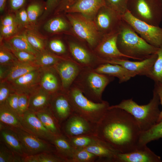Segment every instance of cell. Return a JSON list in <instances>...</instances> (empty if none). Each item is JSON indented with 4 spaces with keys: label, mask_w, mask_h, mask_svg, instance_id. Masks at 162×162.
Returning <instances> with one entry per match:
<instances>
[{
    "label": "cell",
    "mask_w": 162,
    "mask_h": 162,
    "mask_svg": "<svg viewBox=\"0 0 162 162\" xmlns=\"http://www.w3.org/2000/svg\"><path fill=\"white\" fill-rule=\"evenodd\" d=\"M141 131L134 117L125 110L108 108L96 124L95 136L119 153L133 151L140 146Z\"/></svg>",
    "instance_id": "1"
},
{
    "label": "cell",
    "mask_w": 162,
    "mask_h": 162,
    "mask_svg": "<svg viewBox=\"0 0 162 162\" xmlns=\"http://www.w3.org/2000/svg\"><path fill=\"white\" fill-rule=\"evenodd\" d=\"M117 44L122 54L138 61L157 53L159 48L147 43L123 19L118 32Z\"/></svg>",
    "instance_id": "2"
},
{
    "label": "cell",
    "mask_w": 162,
    "mask_h": 162,
    "mask_svg": "<svg viewBox=\"0 0 162 162\" xmlns=\"http://www.w3.org/2000/svg\"><path fill=\"white\" fill-rule=\"evenodd\" d=\"M159 97L154 89L153 96L147 104L140 105L133 98L122 100L118 104L110 106L108 108H118L131 115L136 121L141 132L147 131L158 122L160 111Z\"/></svg>",
    "instance_id": "3"
},
{
    "label": "cell",
    "mask_w": 162,
    "mask_h": 162,
    "mask_svg": "<svg viewBox=\"0 0 162 162\" xmlns=\"http://www.w3.org/2000/svg\"><path fill=\"white\" fill-rule=\"evenodd\" d=\"M114 77L101 74L92 69L82 68L73 85L78 88L87 98L96 103H100L103 93Z\"/></svg>",
    "instance_id": "4"
},
{
    "label": "cell",
    "mask_w": 162,
    "mask_h": 162,
    "mask_svg": "<svg viewBox=\"0 0 162 162\" xmlns=\"http://www.w3.org/2000/svg\"><path fill=\"white\" fill-rule=\"evenodd\" d=\"M67 93L74 113L95 124L98 123L110 106L106 101L96 103L90 100L73 84Z\"/></svg>",
    "instance_id": "5"
},
{
    "label": "cell",
    "mask_w": 162,
    "mask_h": 162,
    "mask_svg": "<svg viewBox=\"0 0 162 162\" xmlns=\"http://www.w3.org/2000/svg\"><path fill=\"white\" fill-rule=\"evenodd\" d=\"M127 10L135 18L152 25L159 26L162 20L159 0H129Z\"/></svg>",
    "instance_id": "6"
},
{
    "label": "cell",
    "mask_w": 162,
    "mask_h": 162,
    "mask_svg": "<svg viewBox=\"0 0 162 162\" xmlns=\"http://www.w3.org/2000/svg\"><path fill=\"white\" fill-rule=\"evenodd\" d=\"M67 16L75 34L94 49L102 39L94 21L80 13H68Z\"/></svg>",
    "instance_id": "7"
},
{
    "label": "cell",
    "mask_w": 162,
    "mask_h": 162,
    "mask_svg": "<svg viewBox=\"0 0 162 162\" xmlns=\"http://www.w3.org/2000/svg\"><path fill=\"white\" fill-rule=\"evenodd\" d=\"M122 18L149 44L157 48L162 45V28L135 18L128 10L122 16Z\"/></svg>",
    "instance_id": "8"
},
{
    "label": "cell",
    "mask_w": 162,
    "mask_h": 162,
    "mask_svg": "<svg viewBox=\"0 0 162 162\" xmlns=\"http://www.w3.org/2000/svg\"><path fill=\"white\" fill-rule=\"evenodd\" d=\"M10 127L17 134L26 156L42 152L56 153L55 147L49 142L35 136L23 129Z\"/></svg>",
    "instance_id": "9"
},
{
    "label": "cell",
    "mask_w": 162,
    "mask_h": 162,
    "mask_svg": "<svg viewBox=\"0 0 162 162\" xmlns=\"http://www.w3.org/2000/svg\"><path fill=\"white\" fill-rule=\"evenodd\" d=\"M96 124L74 113L61 124L63 134L68 138L87 135L95 136Z\"/></svg>",
    "instance_id": "10"
},
{
    "label": "cell",
    "mask_w": 162,
    "mask_h": 162,
    "mask_svg": "<svg viewBox=\"0 0 162 162\" xmlns=\"http://www.w3.org/2000/svg\"><path fill=\"white\" fill-rule=\"evenodd\" d=\"M94 19L103 35L118 32L122 20L121 15L106 5L99 10Z\"/></svg>",
    "instance_id": "11"
},
{
    "label": "cell",
    "mask_w": 162,
    "mask_h": 162,
    "mask_svg": "<svg viewBox=\"0 0 162 162\" xmlns=\"http://www.w3.org/2000/svg\"><path fill=\"white\" fill-rule=\"evenodd\" d=\"M70 58L82 68L94 69L104 63L94 52H93L84 46L74 41L68 42Z\"/></svg>",
    "instance_id": "12"
},
{
    "label": "cell",
    "mask_w": 162,
    "mask_h": 162,
    "mask_svg": "<svg viewBox=\"0 0 162 162\" xmlns=\"http://www.w3.org/2000/svg\"><path fill=\"white\" fill-rule=\"evenodd\" d=\"M118 32L104 35L94 50L95 54L103 61L104 63L110 60L128 59L119 50L117 44Z\"/></svg>",
    "instance_id": "13"
},
{
    "label": "cell",
    "mask_w": 162,
    "mask_h": 162,
    "mask_svg": "<svg viewBox=\"0 0 162 162\" xmlns=\"http://www.w3.org/2000/svg\"><path fill=\"white\" fill-rule=\"evenodd\" d=\"M20 118L22 129L50 142L55 135L43 125L34 112L28 110Z\"/></svg>",
    "instance_id": "14"
},
{
    "label": "cell",
    "mask_w": 162,
    "mask_h": 162,
    "mask_svg": "<svg viewBox=\"0 0 162 162\" xmlns=\"http://www.w3.org/2000/svg\"><path fill=\"white\" fill-rule=\"evenodd\" d=\"M54 66L60 76L62 91L67 93L82 68L69 58L60 61Z\"/></svg>",
    "instance_id": "15"
},
{
    "label": "cell",
    "mask_w": 162,
    "mask_h": 162,
    "mask_svg": "<svg viewBox=\"0 0 162 162\" xmlns=\"http://www.w3.org/2000/svg\"><path fill=\"white\" fill-rule=\"evenodd\" d=\"M49 107L61 125L74 113L67 93L62 91L52 95Z\"/></svg>",
    "instance_id": "16"
},
{
    "label": "cell",
    "mask_w": 162,
    "mask_h": 162,
    "mask_svg": "<svg viewBox=\"0 0 162 162\" xmlns=\"http://www.w3.org/2000/svg\"><path fill=\"white\" fill-rule=\"evenodd\" d=\"M114 162H162V160L145 145L129 152L118 153Z\"/></svg>",
    "instance_id": "17"
},
{
    "label": "cell",
    "mask_w": 162,
    "mask_h": 162,
    "mask_svg": "<svg viewBox=\"0 0 162 162\" xmlns=\"http://www.w3.org/2000/svg\"><path fill=\"white\" fill-rule=\"evenodd\" d=\"M105 0H73L64 11L80 14L93 20L100 9L105 5Z\"/></svg>",
    "instance_id": "18"
},
{
    "label": "cell",
    "mask_w": 162,
    "mask_h": 162,
    "mask_svg": "<svg viewBox=\"0 0 162 162\" xmlns=\"http://www.w3.org/2000/svg\"><path fill=\"white\" fill-rule=\"evenodd\" d=\"M40 67L9 82L15 92L30 95L40 86Z\"/></svg>",
    "instance_id": "19"
},
{
    "label": "cell",
    "mask_w": 162,
    "mask_h": 162,
    "mask_svg": "<svg viewBox=\"0 0 162 162\" xmlns=\"http://www.w3.org/2000/svg\"><path fill=\"white\" fill-rule=\"evenodd\" d=\"M157 57V53L141 61H132L128 59H116L107 61L109 63L120 65L127 70L135 73L136 75H148Z\"/></svg>",
    "instance_id": "20"
},
{
    "label": "cell",
    "mask_w": 162,
    "mask_h": 162,
    "mask_svg": "<svg viewBox=\"0 0 162 162\" xmlns=\"http://www.w3.org/2000/svg\"><path fill=\"white\" fill-rule=\"evenodd\" d=\"M39 85L51 95L63 91L60 76L54 66L40 67Z\"/></svg>",
    "instance_id": "21"
},
{
    "label": "cell",
    "mask_w": 162,
    "mask_h": 162,
    "mask_svg": "<svg viewBox=\"0 0 162 162\" xmlns=\"http://www.w3.org/2000/svg\"><path fill=\"white\" fill-rule=\"evenodd\" d=\"M1 142L10 149L21 156H26L23 147L17 134L10 127L0 122Z\"/></svg>",
    "instance_id": "22"
},
{
    "label": "cell",
    "mask_w": 162,
    "mask_h": 162,
    "mask_svg": "<svg viewBox=\"0 0 162 162\" xmlns=\"http://www.w3.org/2000/svg\"><path fill=\"white\" fill-rule=\"evenodd\" d=\"M93 69L99 73L117 78L119 83L126 82L136 75L120 65L109 63L102 64Z\"/></svg>",
    "instance_id": "23"
},
{
    "label": "cell",
    "mask_w": 162,
    "mask_h": 162,
    "mask_svg": "<svg viewBox=\"0 0 162 162\" xmlns=\"http://www.w3.org/2000/svg\"><path fill=\"white\" fill-rule=\"evenodd\" d=\"M83 148L96 156L99 161L114 162L116 155L119 153L98 138L95 142Z\"/></svg>",
    "instance_id": "24"
},
{
    "label": "cell",
    "mask_w": 162,
    "mask_h": 162,
    "mask_svg": "<svg viewBox=\"0 0 162 162\" xmlns=\"http://www.w3.org/2000/svg\"><path fill=\"white\" fill-rule=\"evenodd\" d=\"M52 95L39 86L29 95L28 110L35 112L49 107Z\"/></svg>",
    "instance_id": "25"
},
{
    "label": "cell",
    "mask_w": 162,
    "mask_h": 162,
    "mask_svg": "<svg viewBox=\"0 0 162 162\" xmlns=\"http://www.w3.org/2000/svg\"><path fill=\"white\" fill-rule=\"evenodd\" d=\"M50 142L55 147L56 153L66 162H69L75 149L71 145L68 138L63 134L55 135Z\"/></svg>",
    "instance_id": "26"
},
{
    "label": "cell",
    "mask_w": 162,
    "mask_h": 162,
    "mask_svg": "<svg viewBox=\"0 0 162 162\" xmlns=\"http://www.w3.org/2000/svg\"><path fill=\"white\" fill-rule=\"evenodd\" d=\"M35 112L43 125L52 133L54 135L63 134L61 125L49 107Z\"/></svg>",
    "instance_id": "27"
},
{
    "label": "cell",
    "mask_w": 162,
    "mask_h": 162,
    "mask_svg": "<svg viewBox=\"0 0 162 162\" xmlns=\"http://www.w3.org/2000/svg\"><path fill=\"white\" fill-rule=\"evenodd\" d=\"M40 67L34 63L18 61L10 65L7 76L3 81L10 82L28 73L39 68Z\"/></svg>",
    "instance_id": "28"
},
{
    "label": "cell",
    "mask_w": 162,
    "mask_h": 162,
    "mask_svg": "<svg viewBox=\"0 0 162 162\" xmlns=\"http://www.w3.org/2000/svg\"><path fill=\"white\" fill-rule=\"evenodd\" d=\"M0 122L8 126L22 129L20 116L5 102L0 105Z\"/></svg>",
    "instance_id": "29"
},
{
    "label": "cell",
    "mask_w": 162,
    "mask_h": 162,
    "mask_svg": "<svg viewBox=\"0 0 162 162\" xmlns=\"http://www.w3.org/2000/svg\"><path fill=\"white\" fill-rule=\"evenodd\" d=\"M7 40L5 44L15 50L27 51L35 56L39 52L30 44L25 33L13 35Z\"/></svg>",
    "instance_id": "30"
},
{
    "label": "cell",
    "mask_w": 162,
    "mask_h": 162,
    "mask_svg": "<svg viewBox=\"0 0 162 162\" xmlns=\"http://www.w3.org/2000/svg\"><path fill=\"white\" fill-rule=\"evenodd\" d=\"M36 57L34 64L40 67L54 66L62 60L70 59L49 52L45 50L39 52Z\"/></svg>",
    "instance_id": "31"
},
{
    "label": "cell",
    "mask_w": 162,
    "mask_h": 162,
    "mask_svg": "<svg viewBox=\"0 0 162 162\" xmlns=\"http://www.w3.org/2000/svg\"><path fill=\"white\" fill-rule=\"evenodd\" d=\"M160 138H162V119L148 130L141 132L139 145H147L152 141Z\"/></svg>",
    "instance_id": "32"
},
{
    "label": "cell",
    "mask_w": 162,
    "mask_h": 162,
    "mask_svg": "<svg viewBox=\"0 0 162 162\" xmlns=\"http://www.w3.org/2000/svg\"><path fill=\"white\" fill-rule=\"evenodd\" d=\"M46 2L44 0H30L26 9L30 25L33 26L43 11H44Z\"/></svg>",
    "instance_id": "33"
},
{
    "label": "cell",
    "mask_w": 162,
    "mask_h": 162,
    "mask_svg": "<svg viewBox=\"0 0 162 162\" xmlns=\"http://www.w3.org/2000/svg\"><path fill=\"white\" fill-rule=\"evenodd\" d=\"M24 162H66L65 160L56 153L42 152L26 156Z\"/></svg>",
    "instance_id": "34"
},
{
    "label": "cell",
    "mask_w": 162,
    "mask_h": 162,
    "mask_svg": "<svg viewBox=\"0 0 162 162\" xmlns=\"http://www.w3.org/2000/svg\"><path fill=\"white\" fill-rule=\"evenodd\" d=\"M44 28L49 33H57L67 30L68 28V24L63 18L56 17L48 20L45 24Z\"/></svg>",
    "instance_id": "35"
},
{
    "label": "cell",
    "mask_w": 162,
    "mask_h": 162,
    "mask_svg": "<svg viewBox=\"0 0 162 162\" xmlns=\"http://www.w3.org/2000/svg\"><path fill=\"white\" fill-rule=\"evenodd\" d=\"M157 57L151 71L147 77L155 83H162V45L159 48Z\"/></svg>",
    "instance_id": "36"
},
{
    "label": "cell",
    "mask_w": 162,
    "mask_h": 162,
    "mask_svg": "<svg viewBox=\"0 0 162 162\" xmlns=\"http://www.w3.org/2000/svg\"><path fill=\"white\" fill-rule=\"evenodd\" d=\"M75 149L86 148L95 142L98 138L95 136L83 135L68 138Z\"/></svg>",
    "instance_id": "37"
},
{
    "label": "cell",
    "mask_w": 162,
    "mask_h": 162,
    "mask_svg": "<svg viewBox=\"0 0 162 162\" xmlns=\"http://www.w3.org/2000/svg\"><path fill=\"white\" fill-rule=\"evenodd\" d=\"M24 158L14 153L0 142V162H24Z\"/></svg>",
    "instance_id": "38"
},
{
    "label": "cell",
    "mask_w": 162,
    "mask_h": 162,
    "mask_svg": "<svg viewBox=\"0 0 162 162\" xmlns=\"http://www.w3.org/2000/svg\"><path fill=\"white\" fill-rule=\"evenodd\" d=\"M98 160L96 156L82 148L75 149L69 162H94Z\"/></svg>",
    "instance_id": "39"
},
{
    "label": "cell",
    "mask_w": 162,
    "mask_h": 162,
    "mask_svg": "<svg viewBox=\"0 0 162 162\" xmlns=\"http://www.w3.org/2000/svg\"><path fill=\"white\" fill-rule=\"evenodd\" d=\"M25 34L28 42L36 50L40 52L45 50V41L43 38L31 31H26Z\"/></svg>",
    "instance_id": "40"
},
{
    "label": "cell",
    "mask_w": 162,
    "mask_h": 162,
    "mask_svg": "<svg viewBox=\"0 0 162 162\" xmlns=\"http://www.w3.org/2000/svg\"><path fill=\"white\" fill-rule=\"evenodd\" d=\"M4 45L10 50L18 61L34 64L36 58L35 55L27 51L15 50L5 44Z\"/></svg>",
    "instance_id": "41"
},
{
    "label": "cell",
    "mask_w": 162,
    "mask_h": 162,
    "mask_svg": "<svg viewBox=\"0 0 162 162\" xmlns=\"http://www.w3.org/2000/svg\"><path fill=\"white\" fill-rule=\"evenodd\" d=\"M18 60L10 50L4 44H1L0 48V65H10Z\"/></svg>",
    "instance_id": "42"
},
{
    "label": "cell",
    "mask_w": 162,
    "mask_h": 162,
    "mask_svg": "<svg viewBox=\"0 0 162 162\" xmlns=\"http://www.w3.org/2000/svg\"><path fill=\"white\" fill-rule=\"evenodd\" d=\"M129 0H105V4L122 16L127 10Z\"/></svg>",
    "instance_id": "43"
},
{
    "label": "cell",
    "mask_w": 162,
    "mask_h": 162,
    "mask_svg": "<svg viewBox=\"0 0 162 162\" xmlns=\"http://www.w3.org/2000/svg\"><path fill=\"white\" fill-rule=\"evenodd\" d=\"M14 92L9 82L6 81H0V105L5 103L9 95Z\"/></svg>",
    "instance_id": "44"
},
{
    "label": "cell",
    "mask_w": 162,
    "mask_h": 162,
    "mask_svg": "<svg viewBox=\"0 0 162 162\" xmlns=\"http://www.w3.org/2000/svg\"><path fill=\"white\" fill-rule=\"evenodd\" d=\"M15 16L17 22L20 26L28 28L30 25L25 7L16 11Z\"/></svg>",
    "instance_id": "45"
},
{
    "label": "cell",
    "mask_w": 162,
    "mask_h": 162,
    "mask_svg": "<svg viewBox=\"0 0 162 162\" xmlns=\"http://www.w3.org/2000/svg\"><path fill=\"white\" fill-rule=\"evenodd\" d=\"M48 45L50 50L58 55L64 54L66 52V49L64 44L59 39H54L51 40Z\"/></svg>",
    "instance_id": "46"
},
{
    "label": "cell",
    "mask_w": 162,
    "mask_h": 162,
    "mask_svg": "<svg viewBox=\"0 0 162 162\" xmlns=\"http://www.w3.org/2000/svg\"><path fill=\"white\" fill-rule=\"evenodd\" d=\"M19 94L18 101V113L19 116H20L28 110L29 95L26 94Z\"/></svg>",
    "instance_id": "47"
},
{
    "label": "cell",
    "mask_w": 162,
    "mask_h": 162,
    "mask_svg": "<svg viewBox=\"0 0 162 162\" xmlns=\"http://www.w3.org/2000/svg\"><path fill=\"white\" fill-rule=\"evenodd\" d=\"M19 26L17 23L8 26H1V36L2 38H8L13 36L17 32Z\"/></svg>",
    "instance_id": "48"
},
{
    "label": "cell",
    "mask_w": 162,
    "mask_h": 162,
    "mask_svg": "<svg viewBox=\"0 0 162 162\" xmlns=\"http://www.w3.org/2000/svg\"><path fill=\"white\" fill-rule=\"evenodd\" d=\"M61 0H46L44 14L41 19H44L59 5Z\"/></svg>",
    "instance_id": "49"
},
{
    "label": "cell",
    "mask_w": 162,
    "mask_h": 162,
    "mask_svg": "<svg viewBox=\"0 0 162 162\" xmlns=\"http://www.w3.org/2000/svg\"><path fill=\"white\" fill-rule=\"evenodd\" d=\"M19 96V94L16 92L12 93L9 95L5 102L8 106L18 114V101Z\"/></svg>",
    "instance_id": "50"
},
{
    "label": "cell",
    "mask_w": 162,
    "mask_h": 162,
    "mask_svg": "<svg viewBox=\"0 0 162 162\" xmlns=\"http://www.w3.org/2000/svg\"><path fill=\"white\" fill-rule=\"evenodd\" d=\"M30 0H9V7L10 9L16 11L27 6Z\"/></svg>",
    "instance_id": "51"
},
{
    "label": "cell",
    "mask_w": 162,
    "mask_h": 162,
    "mask_svg": "<svg viewBox=\"0 0 162 162\" xmlns=\"http://www.w3.org/2000/svg\"><path fill=\"white\" fill-rule=\"evenodd\" d=\"M17 23L15 16L8 14L2 18L1 20V26H6Z\"/></svg>",
    "instance_id": "52"
},
{
    "label": "cell",
    "mask_w": 162,
    "mask_h": 162,
    "mask_svg": "<svg viewBox=\"0 0 162 162\" xmlns=\"http://www.w3.org/2000/svg\"><path fill=\"white\" fill-rule=\"evenodd\" d=\"M154 89L157 93L159 98L160 104L162 106V83L159 82L155 83ZM162 119V109L160 111L158 122Z\"/></svg>",
    "instance_id": "53"
},
{
    "label": "cell",
    "mask_w": 162,
    "mask_h": 162,
    "mask_svg": "<svg viewBox=\"0 0 162 162\" xmlns=\"http://www.w3.org/2000/svg\"><path fill=\"white\" fill-rule=\"evenodd\" d=\"M73 0H61L60 3L57 8L58 10H64L66 7L70 4Z\"/></svg>",
    "instance_id": "54"
},
{
    "label": "cell",
    "mask_w": 162,
    "mask_h": 162,
    "mask_svg": "<svg viewBox=\"0 0 162 162\" xmlns=\"http://www.w3.org/2000/svg\"><path fill=\"white\" fill-rule=\"evenodd\" d=\"M7 0H0V11L2 12L6 7Z\"/></svg>",
    "instance_id": "55"
},
{
    "label": "cell",
    "mask_w": 162,
    "mask_h": 162,
    "mask_svg": "<svg viewBox=\"0 0 162 162\" xmlns=\"http://www.w3.org/2000/svg\"><path fill=\"white\" fill-rule=\"evenodd\" d=\"M159 2L162 8V0H159Z\"/></svg>",
    "instance_id": "56"
}]
</instances>
